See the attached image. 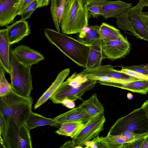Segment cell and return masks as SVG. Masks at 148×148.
I'll list each match as a JSON object with an SVG mask.
<instances>
[{
  "instance_id": "cell-1",
  "label": "cell",
  "mask_w": 148,
  "mask_h": 148,
  "mask_svg": "<svg viewBox=\"0 0 148 148\" xmlns=\"http://www.w3.org/2000/svg\"><path fill=\"white\" fill-rule=\"evenodd\" d=\"M44 32L51 44L77 65L86 68L90 45L52 29L45 28Z\"/></svg>"
},
{
  "instance_id": "cell-2",
  "label": "cell",
  "mask_w": 148,
  "mask_h": 148,
  "mask_svg": "<svg viewBox=\"0 0 148 148\" xmlns=\"http://www.w3.org/2000/svg\"><path fill=\"white\" fill-rule=\"evenodd\" d=\"M90 15L85 0H66L60 24L62 33H80L88 27Z\"/></svg>"
},
{
  "instance_id": "cell-3",
  "label": "cell",
  "mask_w": 148,
  "mask_h": 148,
  "mask_svg": "<svg viewBox=\"0 0 148 148\" xmlns=\"http://www.w3.org/2000/svg\"><path fill=\"white\" fill-rule=\"evenodd\" d=\"M33 99L31 97H25L12 90L0 97V112L5 118H10L18 124H24L32 111Z\"/></svg>"
},
{
  "instance_id": "cell-4",
  "label": "cell",
  "mask_w": 148,
  "mask_h": 148,
  "mask_svg": "<svg viewBox=\"0 0 148 148\" xmlns=\"http://www.w3.org/2000/svg\"><path fill=\"white\" fill-rule=\"evenodd\" d=\"M9 64L11 84L12 91L25 97L30 96L33 89L31 67L26 66L17 59L10 47Z\"/></svg>"
},
{
  "instance_id": "cell-5",
  "label": "cell",
  "mask_w": 148,
  "mask_h": 148,
  "mask_svg": "<svg viewBox=\"0 0 148 148\" xmlns=\"http://www.w3.org/2000/svg\"><path fill=\"white\" fill-rule=\"evenodd\" d=\"M6 124L0 135V146L5 148H32L30 131L24 125L18 124L10 118L6 119Z\"/></svg>"
},
{
  "instance_id": "cell-6",
  "label": "cell",
  "mask_w": 148,
  "mask_h": 148,
  "mask_svg": "<svg viewBox=\"0 0 148 148\" xmlns=\"http://www.w3.org/2000/svg\"><path fill=\"white\" fill-rule=\"evenodd\" d=\"M126 131L139 134L148 133V119L142 108L117 119L110 128L108 134L119 135Z\"/></svg>"
},
{
  "instance_id": "cell-7",
  "label": "cell",
  "mask_w": 148,
  "mask_h": 148,
  "mask_svg": "<svg viewBox=\"0 0 148 148\" xmlns=\"http://www.w3.org/2000/svg\"><path fill=\"white\" fill-rule=\"evenodd\" d=\"M88 80L110 82H123L139 79L115 69L111 65H102L90 69H85L79 73Z\"/></svg>"
},
{
  "instance_id": "cell-8",
  "label": "cell",
  "mask_w": 148,
  "mask_h": 148,
  "mask_svg": "<svg viewBox=\"0 0 148 148\" xmlns=\"http://www.w3.org/2000/svg\"><path fill=\"white\" fill-rule=\"evenodd\" d=\"M97 83L96 81L88 80L79 86L74 87L70 86L65 81L49 99L56 104H61L63 100L65 99L74 101L78 99L83 101L82 97L84 93L92 89Z\"/></svg>"
},
{
  "instance_id": "cell-9",
  "label": "cell",
  "mask_w": 148,
  "mask_h": 148,
  "mask_svg": "<svg viewBox=\"0 0 148 148\" xmlns=\"http://www.w3.org/2000/svg\"><path fill=\"white\" fill-rule=\"evenodd\" d=\"M106 119L104 114L90 117L88 121L72 140L79 148H83L87 142L99 136L104 129Z\"/></svg>"
},
{
  "instance_id": "cell-10",
  "label": "cell",
  "mask_w": 148,
  "mask_h": 148,
  "mask_svg": "<svg viewBox=\"0 0 148 148\" xmlns=\"http://www.w3.org/2000/svg\"><path fill=\"white\" fill-rule=\"evenodd\" d=\"M101 48L103 59L107 58L112 61L125 57L131 49L126 37L121 39L102 41Z\"/></svg>"
},
{
  "instance_id": "cell-11",
  "label": "cell",
  "mask_w": 148,
  "mask_h": 148,
  "mask_svg": "<svg viewBox=\"0 0 148 148\" xmlns=\"http://www.w3.org/2000/svg\"><path fill=\"white\" fill-rule=\"evenodd\" d=\"M13 53L18 60L24 65L31 67L45 59L39 52L29 46L21 44L13 49Z\"/></svg>"
},
{
  "instance_id": "cell-12",
  "label": "cell",
  "mask_w": 148,
  "mask_h": 148,
  "mask_svg": "<svg viewBox=\"0 0 148 148\" xmlns=\"http://www.w3.org/2000/svg\"><path fill=\"white\" fill-rule=\"evenodd\" d=\"M144 7L139 1L136 5L130 9L128 13L134 31V35L148 42V31L140 17Z\"/></svg>"
},
{
  "instance_id": "cell-13",
  "label": "cell",
  "mask_w": 148,
  "mask_h": 148,
  "mask_svg": "<svg viewBox=\"0 0 148 148\" xmlns=\"http://www.w3.org/2000/svg\"><path fill=\"white\" fill-rule=\"evenodd\" d=\"M7 34L10 45L18 43L31 34L28 22L21 19L7 26Z\"/></svg>"
},
{
  "instance_id": "cell-14",
  "label": "cell",
  "mask_w": 148,
  "mask_h": 148,
  "mask_svg": "<svg viewBox=\"0 0 148 148\" xmlns=\"http://www.w3.org/2000/svg\"><path fill=\"white\" fill-rule=\"evenodd\" d=\"M22 0H0V26L13 23Z\"/></svg>"
},
{
  "instance_id": "cell-15",
  "label": "cell",
  "mask_w": 148,
  "mask_h": 148,
  "mask_svg": "<svg viewBox=\"0 0 148 148\" xmlns=\"http://www.w3.org/2000/svg\"><path fill=\"white\" fill-rule=\"evenodd\" d=\"M131 3L121 1L106 0L103 6L102 16L106 19L110 18L115 17L123 12H128L132 7Z\"/></svg>"
},
{
  "instance_id": "cell-16",
  "label": "cell",
  "mask_w": 148,
  "mask_h": 148,
  "mask_svg": "<svg viewBox=\"0 0 148 148\" xmlns=\"http://www.w3.org/2000/svg\"><path fill=\"white\" fill-rule=\"evenodd\" d=\"M100 84L116 87L133 92L146 95L148 92V80H138L123 82H97Z\"/></svg>"
},
{
  "instance_id": "cell-17",
  "label": "cell",
  "mask_w": 148,
  "mask_h": 148,
  "mask_svg": "<svg viewBox=\"0 0 148 148\" xmlns=\"http://www.w3.org/2000/svg\"><path fill=\"white\" fill-rule=\"evenodd\" d=\"M90 118L86 112L79 106L53 119L56 123V127H60L62 123L67 121H79L85 124Z\"/></svg>"
},
{
  "instance_id": "cell-18",
  "label": "cell",
  "mask_w": 148,
  "mask_h": 148,
  "mask_svg": "<svg viewBox=\"0 0 148 148\" xmlns=\"http://www.w3.org/2000/svg\"><path fill=\"white\" fill-rule=\"evenodd\" d=\"M70 72V69L67 68L63 70L58 73L53 82L38 100L34 106V109L40 107L50 99L64 82Z\"/></svg>"
},
{
  "instance_id": "cell-19",
  "label": "cell",
  "mask_w": 148,
  "mask_h": 148,
  "mask_svg": "<svg viewBox=\"0 0 148 148\" xmlns=\"http://www.w3.org/2000/svg\"><path fill=\"white\" fill-rule=\"evenodd\" d=\"M7 28L0 30V66L10 74L9 54L10 44L7 34Z\"/></svg>"
},
{
  "instance_id": "cell-20",
  "label": "cell",
  "mask_w": 148,
  "mask_h": 148,
  "mask_svg": "<svg viewBox=\"0 0 148 148\" xmlns=\"http://www.w3.org/2000/svg\"><path fill=\"white\" fill-rule=\"evenodd\" d=\"M79 106L86 112L90 117L104 114L103 106L98 99L96 93L92 94L88 99L83 101Z\"/></svg>"
},
{
  "instance_id": "cell-21",
  "label": "cell",
  "mask_w": 148,
  "mask_h": 148,
  "mask_svg": "<svg viewBox=\"0 0 148 148\" xmlns=\"http://www.w3.org/2000/svg\"><path fill=\"white\" fill-rule=\"evenodd\" d=\"M56 124L53 118L45 117L32 111L24 125L30 131L32 129L41 126L50 125L56 127Z\"/></svg>"
},
{
  "instance_id": "cell-22",
  "label": "cell",
  "mask_w": 148,
  "mask_h": 148,
  "mask_svg": "<svg viewBox=\"0 0 148 148\" xmlns=\"http://www.w3.org/2000/svg\"><path fill=\"white\" fill-rule=\"evenodd\" d=\"M99 28L98 25L84 27L79 33L78 40L90 45L102 40L99 32Z\"/></svg>"
},
{
  "instance_id": "cell-23",
  "label": "cell",
  "mask_w": 148,
  "mask_h": 148,
  "mask_svg": "<svg viewBox=\"0 0 148 148\" xmlns=\"http://www.w3.org/2000/svg\"><path fill=\"white\" fill-rule=\"evenodd\" d=\"M102 40L90 45L88 58L86 67L91 69L101 66L103 58L102 51Z\"/></svg>"
},
{
  "instance_id": "cell-24",
  "label": "cell",
  "mask_w": 148,
  "mask_h": 148,
  "mask_svg": "<svg viewBox=\"0 0 148 148\" xmlns=\"http://www.w3.org/2000/svg\"><path fill=\"white\" fill-rule=\"evenodd\" d=\"M85 124L82 121H73L61 123L59 129L56 131L58 134L74 138L82 129Z\"/></svg>"
},
{
  "instance_id": "cell-25",
  "label": "cell",
  "mask_w": 148,
  "mask_h": 148,
  "mask_svg": "<svg viewBox=\"0 0 148 148\" xmlns=\"http://www.w3.org/2000/svg\"><path fill=\"white\" fill-rule=\"evenodd\" d=\"M102 41H106L125 38L119 30L115 27L103 22L99 26V31Z\"/></svg>"
},
{
  "instance_id": "cell-26",
  "label": "cell",
  "mask_w": 148,
  "mask_h": 148,
  "mask_svg": "<svg viewBox=\"0 0 148 148\" xmlns=\"http://www.w3.org/2000/svg\"><path fill=\"white\" fill-rule=\"evenodd\" d=\"M101 141L103 148H123L129 143L123 133L116 135L107 134L105 137H101Z\"/></svg>"
},
{
  "instance_id": "cell-27",
  "label": "cell",
  "mask_w": 148,
  "mask_h": 148,
  "mask_svg": "<svg viewBox=\"0 0 148 148\" xmlns=\"http://www.w3.org/2000/svg\"><path fill=\"white\" fill-rule=\"evenodd\" d=\"M88 9L91 15L98 18L103 14V6L106 0H85Z\"/></svg>"
},
{
  "instance_id": "cell-28",
  "label": "cell",
  "mask_w": 148,
  "mask_h": 148,
  "mask_svg": "<svg viewBox=\"0 0 148 148\" xmlns=\"http://www.w3.org/2000/svg\"><path fill=\"white\" fill-rule=\"evenodd\" d=\"M117 27L125 32H128L134 35V31L129 18L128 12H123L116 18Z\"/></svg>"
},
{
  "instance_id": "cell-29",
  "label": "cell",
  "mask_w": 148,
  "mask_h": 148,
  "mask_svg": "<svg viewBox=\"0 0 148 148\" xmlns=\"http://www.w3.org/2000/svg\"><path fill=\"white\" fill-rule=\"evenodd\" d=\"M5 71L0 67V97L4 96L12 90L11 84H10L5 77Z\"/></svg>"
},
{
  "instance_id": "cell-30",
  "label": "cell",
  "mask_w": 148,
  "mask_h": 148,
  "mask_svg": "<svg viewBox=\"0 0 148 148\" xmlns=\"http://www.w3.org/2000/svg\"><path fill=\"white\" fill-rule=\"evenodd\" d=\"M88 80L85 76L79 73L76 74L75 72L65 81L70 86L74 87H78Z\"/></svg>"
},
{
  "instance_id": "cell-31",
  "label": "cell",
  "mask_w": 148,
  "mask_h": 148,
  "mask_svg": "<svg viewBox=\"0 0 148 148\" xmlns=\"http://www.w3.org/2000/svg\"><path fill=\"white\" fill-rule=\"evenodd\" d=\"M36 0L33 1L25 8L21 15V19L26 20L29 18L34 11L37 8Z\"/></svg>"
},
{
  "instance_id": "cell-32",
  "label": "cell",
  "mask_w": 148,
  "mask_h": 148,
  "mask_svg": "<svg viewBox=\"0 0 148 148\" xmlns=\"http://www.w3.org/2000/svg\"><path fill=\"white\" fill-rule=\"evenodd\" d=\"M121 67L122 68L133 71L148 76V68L147 66L146 65L141 64L131 66H122Z\"/></svg>"
},
{
  "instance_id": "cell-33",
  "label": "cell",
  "mask_w": 148,
  "mask_h": 148,
  "mask_svg": "<svg viewBox=\"0 0 148 148\" xmlns=\"http://www.w3.org/2000/svg\"><path fill=\"white\" fill-rule=\"evenodd\" d=\"M119 71L139 79L148 80V76L133 71L122 68Z\"/></svg>"
},
{
  "instance_id": "cell-34",
  "label": "cell",
  "mask_w": 148,
  "mask_h": 148,
  "mask_svg": "<svg viewBox=\"0 0 148 148\" xmlns=\"http://www.w3.org/2000/svg\"><path fill=\"white\" fill-rule=\"evenodd\" d=\"M145 137L127 143L125 144L123 148H141Z\"/></svg>"
},
{
  "instance_id": "cell-35",
  "label": "cell",
  "mask_w": 148,
  "mask_h": 148,
  "mask_svg": "<svg viewBox=\"0 0 148 148\" xmlns=\"http://www.w3.org/2000/svg\"><path fill=\"white\" fill-rule=\"evenodd\" d=\"M34 0H22L18 6L17 14L21 15L23 11L27 6Z\"/></svg>"
},
{
  "instance_id": "cell-36",
  "label": "cell",
  "mask_w": 148,
  "mask_h": 148,
  "mask_svg": "<svg viewBox=\"0 0 148 148\" xmlns=\"http://www.w3.org/2000/svg\"><path fill=\"white\" fill-rule=\"evenodd\" d=\"M0 135L3 134L6 124V120L3 115L0 112Z\"/></svg>"
},
{
  "instance_id": "cell-37",
  "label": "cell",
  "mask_w": 148,
  "mask_h": 148,
  "mask_svg": "<svg viewBox=\"0 0 148 148\" xmlns=\"http://www.w3.org/2000/svg\"><path fill=\"white\" fill-rule=\"evenodd\" d=\"M61 104L66 107L73 109L75 107V105L74 101L68 99H65L62 101Z\"/></svg>"
},
{
  "instance_id": "cell-38",
  "label": "cell",
  "mask_w": 148,
  "mask_h": 148,
  "mask_svg": "<svg viewBox=\"0 0 148 148\" xmlns=\"http://www.w3.org/2000/svg\"><path fill=\"white\" fill-rule=\"evenodd\" d=\"M60 148H79V147L72 140L66 142Z\"/></svg>"
},
{
  "instance_id": "cell-39",
  "label": "cell",
  "mask_w": 148,
  "mask_h": 148,
  "mask_svg": "<svg viewBox=\"0 0 148 148\" xmlns=\"http://www.w3.org/2000/svg\"><path fill=\"white\" fill-rule=\"evenodd\" d=\"M37 8H39L48 5L51 0H36Z\"/></svg>"
},
{
  "instance_id": "cell-40",
  "label": "cell",
  "mask_w": 148,
  "mask_h": 148,
  "mask_svg": "<svg viewBox=\"0 0 148 148\" xmlns=\"http://www.w3.org/2000/svg\"><path fill=\"white\" fill-rule=\"evenodd\" d=\"M140 17L148 31V16L144 14L142 12L140 14Z\"/></svg>"
},
{
  "instance_id": "cell-41",
  "label": "cell",
  "mask_w": 148,
  "mask_h": 148,
  "mask_svg": "<svg viewBox=\"0 0 148 148\" xmlns=\"http://www.w3.org/2000/svg\"><path fill=\"white\" fill-rule=\"evenodd\" d=\"M140 107L143 109L145 111L147 118L148 119V99L143 103Z\"/></svg>"
},
{
  "instance_id": "cell-42",
  "label": "cell",
  "mask_w": 148,
  "mask_h": 148,
  "mask_svg": "<svg viewBox=\"0 0 148 148\" xmlns=\"http://www.w3.org/2000/svg\"><path fill=\"white\" fill-rule=\"evenodd\" d=\"M141 148H148V135L145 137Z\"/></svg>"
},
{
  "instance_id": "cell-43",
  "label": "cell",
  "mask_w": 148,
  "mask_h": 148,
  "mask_svg": "<svg viewBox=\"0 0 148 148\" xmlns=\"http://www.w3.org/2000/svg\"><path fill=\"white\" fill-rule=\"evenodd\" d=\"M145 7H148V0H139Z\"/></svg>"
},
{
  "instance_id": "cell-44",
  "label": "cell",
  "mask_w": 148,
  "mask_h": 148,
  "mask_svg": "<svg viewBox=\"0 0 148 148\" xmlns=\"http://www.w3.org/2000/svg\"><path fill=\"white\" fill-rule=\"evenodd\" d=\"M57 0V5L58 6V7L60 5L61 0Z\"/></svg>"
},
{
  "instance_id": "cell-45",
  "label": "cell",
  "mask_w": 148,
  "mask_h": 148,
  "mask_svg": "<svg viewBox=\"0 0 148 148\" xmlns=\"http://www.w3.org/2000/svg\"><path fill=\"white\" fill-rule=\"evenodd\" d=\"M143 13L145 15L148 16V11L145 12H143Z\"/></svg>"
},
{
  "instance_id": "cell-46",
  "label": "cell",
  "mask_w": 148,
  "mask_h": 148,
  "mask_svg": "<svg viewBox=\"0 0 148 148\" xmlns=\"http://www.w3.org/2000/svg\"></svg>"
}]
</instances>
